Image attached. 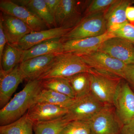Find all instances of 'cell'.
Instances as JSON below:
<instances>
[{"label": "cell", "mask_w": 134, "mask_h": 134, "mask_svg": "<svg viewBox=\"0 0 134 134\" xmlns=\"http://www.w3.org/2000/svg\"><path fill=\"white\" fill-rule=\"evenodd\" d=\"M42 88L41 80L29 81L24 88L1 109V126L10 124L25 115L36 103V97Z\"/></svg>", "instance_id": "6da1fadb"}, {"label": "cell", "mask_w": 134, "mask_h": 134, "mask_svg": "<svg viewBox=\"0 0 134 134\" xmlns=\"http://www.w3.org/2000/svg\"><path fill=\"white\" fill-rule=\"evenodd\" d=\"M93 69L81 56L72 53H62L56 55L48 69L38 80L54 77L68 78L81 72L91 73Z\"/></svg>", "instance_id": "7a4b0ae2"}, {"label": "cell", "mask_w": 134, "mask_h": 134, "mask_svg": "<svg viewBox=\"0 0 134 134\" xmlns=\"http://www.w3.org/2000/svg\"><path fill=\"white\" fill-rule=\"evenodd\" d=\"M107 32L108 28L105 12H100L84 16L79 24L61 38L64 42L100 36Z\"/></svg>", "instance_id": "3957f363"}, {"label": "cell", "mask_w": 134, "mask_h": 134, "mask_svg": "<svg viewBox=\"0 0 134 134\" xmlns=\"http://www.w3.org/2000/svg\"><path fill=\"white\" fill-rule=\"evenodd\" d=\"M90 74L91 93L104 104L113 105L122 78L99 73L93 69Z\"/></svg>", "instance_id": "277c9868"}, {"label": "cell", "mask_w": 134, "mask_h": 134, "mask_svg": "<svg viewBox=\"0 0 134 134\" xmlns=\"http://www.w3.org/2000/svg\"><path fill=\"white\" fill-rule=\"evenodd\" d=\"M79 56L88 66L97 72L124 79L127 65L105 53L98 50Z\"/></svg>", "instance_id": "5b68a950"}, {"label": "cell", "mask_w": 134, "mask_h": 134, "mask_svg": "<svg viewBox=\"0 0 134 134\" xmlns=\"http://www.w3.org/2000/svg\"><path fill=\"white\" fill-rule=\"evenodd\" d=\"M83 2L76 0H60L54 15L56 27L72 29L82 21Z\"/></svg>", "instance_id": "8992f818"}, {"label": "cell", "mask_w": 134, "mask_h": 134, "mask_svg": "<svg viewBox=\"0 0 134 134\" xmlns=\"http://www.w3.org/2000/svg\"><path fill=\"white\" fill-rule=\"evenodd\" d=\"M105 105L90 93L75 98L65 117L69 122L75 120L88 121Z\"/></svg>", "instance_id": "52a82bcc"}, {"label": "cell", "mask_w": 134, "mask_h": 134, "mask_svg": "<svg viewBox=\"0 0 134 134\" xmlns=\"http://www.w3.org/2000/svg\"><path fill=\"white\" fill-rule=\"evenodd\" d=\"M112 105H105L88 122L91 134H119L122 125Z\"/></svg>", "instance_id": "ba28073f"}, {"label": "cell", "mask_w": 134, "mask_h": 134, "mask_svg": "<svg viewBox=\"0 0 134 134\" xmlns=\"http://www.w3.org/2000/svg\"><path fill=\"white\" fill-rule=\"evenodd\" d=\"M113 105L122 126L134 120V92L128 83L121 82Z\"/></svg>", "instance_id": "9c48e42d"}, {"label": "cell", "mask_w": 134, "mask_h": 134, "mask_svg": "<svg viewBox=\"0 0 134 134\" xmlns=\"http://www.w3.org/2000/svg\"><path fill=\"white\" fill-rule=\"evenodd\" d=\"M0 9L3 13L15 17L25 23L33 31L47 30L48 26L38 17L27 8L13 1L2 0Z\"/></svg>", "instance_id": "30bf717a"}, {"label": "cell", "mask_w": 134, "mask_h": 134, "mask_svg": "<svg viewBox=\"0 0 134 134\" xmlns=\"http://www.w3.org/2000/svg\"><path fill=\"white\" fill-rule=\"evenodd\" d=\"M99 51L105 53L126 65L134 64V46L128 41L117 37L107 40Z\"/></svg>", "instance_id": "8fae6325"}, {"label": "cell", "mask_w": 134, "mask_h": 134, "mask_svg": "<svg viewBox=\"0 0 134 134\" xmlns=\"http://www.w3.org/2000/svg\"><path fill=\"white\" fill-rule=\"evenodd\" d=\"M115 37L113 32H107L101 36L68 40L64 42L63 53H70L81 55L99 50L107 40Z\"/></svg>", "instance_id": "7c38bea8"}, {"label": "cell", "mask_w": 134, "mask_h": 134, "mask_svg": "<svg viewBox=\"0 0 134 134\" xmlns=\"http://www.w3.org/2000/svg\"><path fill=\"white\" fill-rule=\"evenodd\" d=\"M17 65L10 72H0V108H3L10 100L13 93L25 79L19 68Z\"/></svg>", "instance_id": "4fadbf2b"}, {"label": "cell", "mask_w": 134, "mask_h": 134, "mask_svg": "<svg viewBox=\"0 0 134 134\" xmlns=\"http://www.w3.org/2000/svg\"><path fill=\"white\" fill-rule=\"evenodd\" d=\"M0 21L8 43L12 44L17 45L25 36L33 31L24 22L10 15L1 13Z\"/></svg>", "instance_id": "5bb4252c"}, {"label": "cell", "mask_w": 134, "mask_h": 134, "mask_svg": "<svg viewBox=\"0 0 134 134\" xmlns=\"http://www.w3.org/2000/svg\"><path fill=\"white\" fill-rule=\"evenodd\" d=\"M58 54H51L38 56L21 62L19 68L25 79L28 81L38 79L48 69Z\"/></svg>", "instance_id": "9a60e30c"}, {"label": "cell", "mask_w": 134, "mask_h": 134, "mask_svg": "<svg viewBox=\"0 0 134 134\" xmlns=\"http://www.w3.org/2000/svg\"><path fill=\"white\" fill-rule=\"evenodd\" d=\"M68 109L44 103L34 104L26 112L34 122L49 121L58 119L67 114Z\"/></svg>", "instance_id": "2e32d148"}, {"label": "cell", "mask_w": 134, "mask_h": 134, "mask_svg": "<svg viewBox=\"0 0 134 134\" xmlns=\"http://www.w3.org/2000/svg\"><path fill=\"white\" fill-rule=\"evenodd\" d=\"M71 30L55 27L40 31H32L23 38L17 45L22 50H28L45 41L61 38Z\"/></svg>", "instance_id": "e0dca14e"}, {"label": "cell", "mask_w": 134, "mask_h": 134, "mask_svg": "<svg viewBox=\"0 0 134 134\" xmlns=\"http://www.w3.org/2000/svg\"><path fill=\"white\" fill-rule=\"evenodd\" d=\"M134 3V1L132 0H116L107 10L105 12V17L108 31L113 32L128 21L126 17V9Z\"/></svg>", "instance_id": "ac0fdd59"}, {"label": "cell", "mask_w": 134, "mask_h": 134, "mask_svg": "<svg viewBox=\"0 0 134 134\" xmlns=\"http://www.w3.org/2000/svg\"><path fill=\"white\" fill-rule=\"evenodd\" d=\"M61 38L50 40L24 50L21 62L38 56L63 53L64 42Z\"/></svg>", "instance_id": "d6986e66"}, {"label": "cell", "mask_w": 134, "mask_h": 134, "mask_svg": "<svg viewBox=\"0 0 134 134\" xmlns=\"http://www.w3.org/2000/svg\"><path fill=\"white\" fill-rule=\"evenodd\" d=\"M13 1L31 10L46 24L48 29L56 27L54 18L48 9L44 0Z\"/></svg>", "instance_id": "ffe728a7"}, {"label": "cell", "mask_w": 134, "mask_h": 134, "mask_svg": "<svg viewBox=\"0 0 134 134\" xmlns=\"http://www.w3.org/2000/svg\"><path fill=\"white\" fill-rule=\"evenodd\" d=\"M23 52L24 50L18 45L12 44L7 42L0 59V72L8 73L19 65Z\"/></svg>", "instance_id": "44dd1931"}, {"label": "cell", "mask_w": 134, "mask_h": 134, "mask_svg": "<svg viewBox=\"0 0 134 134\" xmlns=\"http://www.w3.org/2000/svg\"><path fill=\"white\" fill-rule=\"evenodd\" d=\"M75 99L62 93L43 88L36 97L35 103H47L68 109Z\"/></svg>", "instance_id": "7402d4cb"}, {"label": "cell", "mask_w": 134, "mask_h": 134, "mask_svg": "<svg viewBox=\"0 0 134 134\" xmlns=\"http://www.w3.org/2000/svg\"><path fill=\"white\" fill-rule=\"evenodd\" d=\"M34 122L26 113L16 121L0 127L1 134H33Z\"/></svg>", "instance_id": "603a6c76"}, {"label": "cell", "mask_w": 134, "mask_h": 134, "mask_svg": "<svg viewBox=\"0 0 134 134\" xmlns=\"http://www.w3.org/2000/svg\"><path fill=\"white\" fill-rule=\"evenodd\" d=\"M75 93V98L91 93V81L88 72H81L68 77Z\"/></svg>", "instance_id": "cb8c5ba5"}, {"label": "cell", "mask_w": 134, "mask_h": 134, "mask_svg": "<svg viewBox=\"0 0 134 134\" xmlns=\"http://www.w3.org/2000/svg\"><path fill=\"white\" fill-rule=\"evenodd\" d=\"M43 88L51 90L69 96L72 98H75L69 80L67 78L54 77L41 80Z\"/></svg>", "instance_id": "d4e9b609"}, {"label": "cell", "mask_w": 134, "mask_h": 134, "mask_svg": "<svg viewBox=\"0 0 134 134\" xmlns=\"http://www.w3.org/2000/svg\"><path fill=\"white\" fill-rule=\"evenodd\" d=\"M65 115L49 121L34 122L33 130L35 134H59L69 122Z\"/></svg>", "instance_id": "484cf974"}, {"label": "cell", "mask_w": 134, "mask_h": 134, "mask_svg": "<svg viewBox=\"0 0 134 134\" xmlns=\"http://www.w3.org/2000/svg\"><path fill=\"white\" fill-rule=\"evenodd\" d=\"M116 1V0H93L85 2L84 16L100 12H105Z\"/></svg>", "instance_id": "4316f807"}, {"label": "cell", "mask_w": 134, "mask_h": 134, "mask_svg": "<svg viewBox=\"0 0 134 134\" xmlns=\"http://www.w3.org/2000/svg\"><path fill=\"white\" fill-rule=\"evenodd\" d=\"M59 134H91L88 121L75 120L70 121Z\"/></svg>", "instance_id": "83f0119b"}, {"label": "cell", "mask_w": 134, "mask_h": 134, "mask_svg": "<svg viewBox=\"0 0 134 134\" xmlns=\"http://www.w3.org/2000/svg\"><path fill=\"white\" fill-rule=\"evenodd\" d=\"M115 37L134 43V25L128 21L122 24L119 29L113 32Z\"/></svg>", "instance_id": "f1b7e54d"}, {"label": "cell", "mask_w": 134, "mask_h": 134, "mask_svg": "<svg viewBox=\"0 0 134 134\" xmlns=\"http://www.w3.org/2000/svg\"><path fill=\"white\" fill-rule=\"evenodd\" d=\"M124 79L134 87V64L126 65L125 69Z\"/></svg>", "instance_id": "f546056e"}, {"label": "cell", "mask_w": 134, "mask_h": 134, "mask_svg": "<svg viewBox=\"0 0 134 134\" xmlns=\"http://www.w3.org/2000/svg\"><path fill=\"white\" fill-rule=\"evenodd\" d=\"M7 43V40L3 31L2 24L0 21V59L2 58L3 50Z\"/></svg>", "instance_id": "4dcf8cb0"}, {"label": "cell", "mask_w": 134, "mask_h": 134, "mask_svg": "<svg viewBox=\"0 0 134 134\" xmlns=\"http://www.w3.org/2000/svg\"><path fill=\"white\" fill-rule=\"evenodd\" d=\"M121 134H134V120L121 127Z\"/></svg>", "instance_id": "1f68e13d"}, {"label": "cell", "mask_w": 134, "mask_h": 134, "mask_svg": "<svg viewBox=\"0 0 134 134\" xmlns=\"http://www.w3.org/2000/svg\"><path fill=\"white\" fill-rule=\"evenodd\" d=\"M48 9L54 16L60 0H44Z\"/></svg>", "instance_id": "d6a6232c"}, {"label": "cell", "mask_w": 134, "mask_h": 134, "mask_svg": "<svg viewBox=\"0 0 134 134\" xmlns=\"http://www.w3.org/2000/svg\"><path fill=\"white\" fill-rule=\"evenodd\" d=\"M126 14L127 20L130 24L134 25V7L129 6L126 9Z\"/></svg>", "instance_id": "836d02e7"}, {"label": "cell", "mask_w": 134, "mask_h": 134, "mask_svg": "<svg viewBox=\"0 0 134 134\" xmlns=\"http://www.w3.org/2000/svg\"><path fill=\"white\" fill-rule=\"evenodd\" d=\"M133 45H134V43H133Z\"/></svg>", "instance_id": "e575fe53"}]
</instances>
